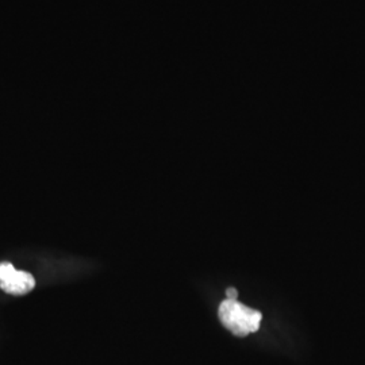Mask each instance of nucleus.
Segmentation results:
<instances>
[{
  "label": "nucleus",
  "mask_w": 365,
  "mask_h": 365,
  "mask_svg": "<svg viewBox=\"0 0 365 365\" xmlns=\"http://www.w3.org/2000/svg\"><path fill=\"white\" fill-rule=\"evenodd\" d=\"M218 315L223 327L238 337H247L257 331L262 319L260 312L230 299L222 302Z\"/></svg>",
  "instance_id": "1"
},
{
  "label": "nucleus",
  "mask_w": 365,
  "mask_h": 365,
  "mask_svg": "<svg viewBox=\"0 0 365 365\" xmlns=\"http://www.w3.org/2000/svg\"><path fill=\"white\" fill-rule=\"evenodd\" d=\"M36 287V280L25 271H16L13 264H0V288L11 295H26Z\"/></svg>",
  "instance_id": "2"
},
{
  "label": "nucleus",
  "mask_w": 365,
  "mask_h": 365,
  "mask_svg": "<svg viewBox=\"0 0 365 365\" xmlns=\"http://www.w3.org/2000/svg\"><path fill=\"white\" fill-rule=\"evenodd\" d=\"M226 297H227V299L237 300V289L235 288H227L226 289Z\"/></svg>",
  "instance_id": "3"
}]
</instances>
